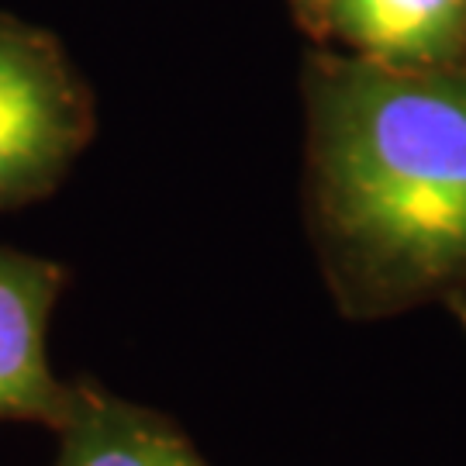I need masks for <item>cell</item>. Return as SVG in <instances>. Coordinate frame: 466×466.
<instances>
[{
	"label": "cell",
	"mask_w": 466,
	"mask_h": 466,
	"mask_svg": "<svg viewBox=\"0 0 466 466\" xmlns=\"http://www.w3.org/2000/svg\"><path fill=\"white\" fill-rule=\"evenodd\" d=\"M300 4H304V7L311 11V15H321V7H325L329 0H300Z\"/></svg>",
	"instance_id": "52a82bcc"
},
{
	"label": "cell",
	"mask_w": 466,
	"mask_h": 466,
	"mask_svg": "<svg viewBox=\"0 0 466 466\" xmlns=\"http://www.w3.org/2000/svg\"><path fill=\"white\" fill-rule=\"evenodd\" d=\"M86 115L63 63L0 28V208L38 198L84 142Z\"/></svg>",
	"instance_id": "7a4b0ae2"
},
{
	"label": "cell",
	"mask_w": 466,
	"mask_h": 466,
	"mask_svg": "<svg viewBox=\"0 0 466 466\" xmlns=\"http://www.w3.org/2000/svg\"><path fill=\"white\" fill-rule=\"evenodd\" d=\"M446 311L452 315L456 329H460V332H463V339H466V294H463V298H452L450 304H446Z\"/></svg>",
	"instance_id": "8992f818"
},
{
	"label": "cell",
	"mask_w": 466,
	"mask_h": 466,
	"mask_svg": "<svg viewBox=\"0 0 466 466\" xmlns=\"http://www.w3.org/2000/svg\"><path fill=\"white\" fill-rule=\"evenodd\" d=\"M318 21L346 56L398 69L466 63V0H329Z\"/></svg>",
	"instance_id": "277c9868"
},
{
	"label": "cell",
	"mask_w": 466,
	"mask_h": 466,
	"mask_svg": "<svg viewBox=\"0 0 466 466\" xmlns=\"http://www.w3.org/2000/svg\"><path fill=\"white\" fill-rule=\"evenodd\" d=\"M56 435L52 466H211L169 415L94 380H76L73 411Z\"/></svg>",
	"instance_id": "5b68a950"
},
{
	"label": "cell",
	"mask_w": 466,
	"mask_h": 466,
	"mask_svg": "<svg viewBox=\"0 0 466 466\" xmlns=\"http://www.w3.org/2000/svg\"><path fill=\"white\" fill-rule=\"evenodd\" d=\"M63 287L59 263L0 246V421L59 432L73 411L76 380H63L49 360V325Z\"/></svg>",
	"instance_id": "3957f363"
},
{
	"label": "cell",
	"mask_w": 466,
	"mask_h": 466,
	"mask_svg": "<svg viewBox=\"0 0 466 466\" xmlns=\"http://www.w3.org/2000/svg\"><path fill=\"white\" fill-rule=\"evenodd\" d=\"M308 121V225L335 311L387 321L463 298L466 63L321 59Z\"/></svg>",
	"instance_id": "6da1fadb"
}]
</instances>
